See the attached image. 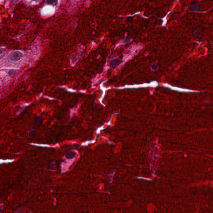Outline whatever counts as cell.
<instances>
[{"label":"cell","instance_id":"1","mask_svg":"<svg viewBox=\"0 0 213 213\" xmlns=\"http://www.w3.org/2000/svg\"><path fill=\"white\" fill-rule=\"evenodd\" d=\"M23 54L21 52L15 51L9 54L8 57V60L11 63L18 62L23 58Z\"/></svg>","mask_w":213,"mask_h":213},{"label":"cell","instance_id":"2","mask_svg":"<svg viewBox=\"0 0 213 213\" xmlns=\"http://www.w3.org/2000/svg\"><path fill=\"white\" fill-rule=\"evenodd\" d=\"M5 54V53H4V49H0V60H1V59L3 58Z\"/></svg>","mask_w":213,"mask_h":213},{"label":"cell","instance_id":"3","mask_svg":"<svg viewBox=\"0 0 213 213\" xmlns=\"http://www.w3.org/2000/svg\"><path fill=\"white\" fill-rule=\"evenodd\" d=\"M47 4H52L53 5H56L57 3V1H47Z\"/></svg>","mask_w":213,"mask_h":213},{"label":"cell","instance_id":"4","mask_svg":"<svg viewBox=\"0 0 213 213\" xmlns=\"http://www.w3.org/2000/svg\"><path fill=\"white\" fill-rule=\"evenodd\" d=\"M16 71L15 70H10V71L9 72V75H13L14 74H15V73H16Z\"/></svg>","mask_w":213,"mask_h":213}]
</instances>
